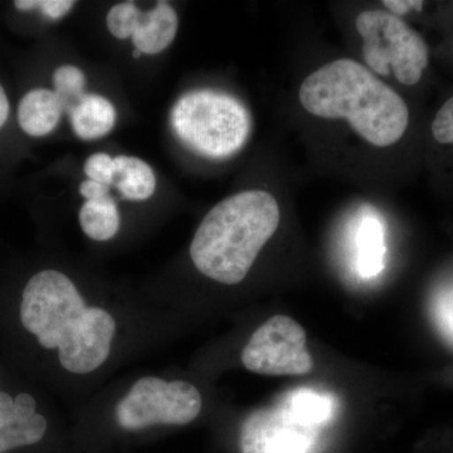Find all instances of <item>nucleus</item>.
<instances>
[{
	"label": "nucleus",
	"instance_id": "1",
	"mask_svg": "<svg viewBox=\"0 0 453 453\" xmlns=\"http://www.w3.org/2000/svg\"><path fill=\"white\" fill-rule=\"evenodd\" d=\"M20 320L46 349H58L59 363L74 374L94 372L111 350L116 323L100 308H88L62 273L44 270L23 291Z\"/></svg>",
	"mask_w": 453,
	"mask_h": 453
},
{
	"label": "nucleus",
	"instance_id": "2",
	"mask_svg": "<svg viewBox=\"0 0 453 453\" xmlns=\"http://www.w3.org/2000/svg\"><path fill=\"white\" fill-rule=\"evenodd\" d=\"M299 96L311 115L344 119L375 146L395 144L410 122L403 98L353 59H336L316 70L301 85Z\"/></svg>",
	"mask_w": 453,
	"mask_h": 453
},
{
	"label": "nucleus",
	"instance_id": "3",
	"mask_svg": "<svg viewBox=\"0 0 453 453\" xmlns=\"http://www.w3.org/2000/svg\"><path fill=\"white\" fill-rule=\"evenodd\" d=\"M279 225L280 207L270 193L246 190L228 196L211 208L196 229L190 257L203 275L237 285Z\"/></svg>",
	"mask_w": 453,
	"mask_h": 453
},
{
	"label": "nucleus",
	"instance_id": "4",
	"mask_svg": "<svg viewBox=\"0 0 453 453\" xmlns=\"http://www.w3.org/2000/svg\"><path fill=\"white\" fill-rule=\"evenodd\" d=\"M181 144L210 159H225L241 150L251 134V115L237 98L214 89L183 95L170 115Z\"/></svg>",
	"mask_w": 453,
	"mask_h": 453
},
{
	"label": "nucleus",
	"instance_id": "5",
	"mask_svg": "<svg viewBox=\"0 0 453 453\" xmlns=\"http://www.w3.org/2000/svg\"><path fill=\"white\" fill-rule=\"evenodd\" d=\"M363 38L366 65L381 76L393 74L403 85L421 81L428 65V47L402 18L383 11H366L356 22Z\"/></svg>",
	"mask_w": 453,
	"mask_h": 453
},
{
	"label": "nucleus",
	"instance_id": "6",
	"mask_svg": "<svg viewBox=\"0 0 453 453\" xmlns=\"http://www.w3.org/2000/svg\"><path fill=\"white\" fill-rule=\"evenodd\" d=\"M202 410V395L193 384L146 377L116 407V419L125 429L155 425L184 426L195 421Z\"/></svg>",
	"mask_w": 453,
	"mask_h": 453
},
{
	"label": "nucleus",
	"instance_id": "7",
	"mask_svg": "<svg viewBox=\"0 0 453 453\" xmlns=\"http://www.w3.org/2000/svg\"><path fill=\"white\" fill-rule=\"evenodd\" d=\"M250 372L264 375H303L314 368L300 324L286 315H276L261 325L242 351Z\"/></svg>",
	"mask_w": 453,
	"mask_h": 453
},
{
	"label": "nucleus",
	"instance_id": "8",
	"mask_svg": "<svg viewBox=\"0 0 453 453\" xmlns=\"http://www.w3.org/2000/svg\"><path fill=\"white\" fill-rule=\"evenodd\" d=\"M319 428L281 402L247 417L241 428V453H310Z\"/></svg>",
	"mask_w": 453,
	"mask_h": 453
},
{
	"label": "nucleus",
	"instance_id": "9",
	"mask_svg": "<svg viewBox=\"0 0 453 453\" xmlns=\"http://www.w3.org/2000/svg\"><path fill=\"white\" fill-rule=\"evenodd\" d=\"M35 398L22 393L12 398L0 392V453L40 442L47 431V421L35 412Z\"/></svg>",
	"mask_w": 453,
	"mask_h": 453
},
{
	"label": "nucleus",
	"instance_id": "10",
	"mask_svg": "<svg viewBox=\"0 0 453 453\" xmlns=\"http://www.w3.org/2000/svg\"><path fill=\"white\" fill-rule=\"evenodd\" d=\"M178 31V16L168 3H157L153 11L140 13L133 38L135 50L146 55L163 52L174 41Z\"/></svg>",
	"mask_w": 453,
	"mask_h": 453
},
{
	"label": "nucleus",
	"instance_id": "11",
	"mask_svg": "<svg viewBox=\"0 0 453 453\" xmlns=\"http://www.w3.org/2000/svg\"><path fill=\"white\" fill-rule=\"evenodd\" d=\"M64 112L56 92L47 88L29 91L18 106V122L33 138L49 135L56 129Z\"/></svg>",
	"mask_w": 453,
	"mask_h": 453
},
{
	"label": "nucleus",
	"instance_id": "12",
	"mask_svg": "<svg viewBox=\"0 0 453 453\" xmlns=\"http://www.w3.org/2000/svg\"><path fill=\"white\" fill-rule=\"evenodd\" d=\"M76 135L83 140L103 138L113 129L116 110L107 98L85 95L70 112Z\"/></svg>",
	"mask_w": 453,
	"mask_h": 453
},
{
	"label": "nucleus",
	"instance_id": "13",
	"mask_svg": "<svg viewBox=\"0 0 453 453\" xmlns=\"http://www.w3.org/2000/svg\"><path fill=\"white\" fill-rule=\"evenodd\" d=\"M357 271L365 279L380 275L386 257V235L380 219L365 217L357 229Z\"/></svg>",
	"mask_w": 453,
	"mask_h": 453
},
{
	"label": "nucleus",
	"instance_id": "14",
	"mask_svg": "<svg viewBox=\"0 0 453 453\" xmlns=\"http://www.w3.org/2000/svg\"><path fill=\"white\" fill-rule=\"evenodd\" d=\"M115 184L122 196L130 201H146L154 195L157 178L144 160L135 157H115Z\"/></svg>",
	"mask_w": 453,
	"mask_h": 453
},
{
	"label": "nucleus",
	"instance_id": "15",
	"mask_svg": "<svg viewBox=\"0 0 453 453\" xmlns=\"http://www.w3.org/2000/svg\"><path fill=\"white\" fill-rule=\"evenodd\" d=\"M80 225L94 241H109L120 228V213L111 196L86 201L79 214Z\"/></svg>",
	"mask_w": 453,
	"mask_h": 453
},
{
	"label": "nucleus",
	"instance_id": "16",
	"mask_svg": "<svg viewBox=\"0 0 453 453\" xmlns=\"http://www.w3.org/2000/svg\"><path fill=\"white\" fill-rule=\"evenodd\" d=\"M283 402L300 418L318 427L329 421L333 416L332 399L311 389L295 390L286 396Z\"/></svg>",
	"mask_w": 453,
	"mask_h": 453
},
{
	"label": "nucleus",
	"instance_id": "17",
	"mask_svg": "<svg viewBox=\"0 0 453 453\" xmlns=\"http://www.w3.org/2000/svg\"><path fill=\"white\" fill-rule=\"evenodd\" d=\"M55 92L61 101L64 112L70 113L71 110L85 96V74L74 65H62L57 68L53 74Z\"/></svg>",
	"mask_w": 453,
	"mask_h": 453
},
{
	"label": "nucleus",
	"instance_id": "18",
	"mask_svg": "<svg viewBox=\"0 0 453 453\" xmlns=\"http://www.w3.org/2000/svg\"><path fill=\"white\" fill-rule=\"evenodd\" d=\"M140 9L133 2L113 5L107 14V28L113 37L127 40L135 31L140 17Z\"/></svg>",
	"mask_w": 453,
	"mask_h": 453
},
{
	"label": "nucleus",
	"instance_id": "19",
	"mask_svg": "<svg viewBox=\"0 0 453 453\" xmlns=\"http://www.w3.org/2000/svg\"><path fill=\"white\" fill-rule=\"evenodd\" d=\"M115 157L105 153L91 155L85 163V173L89 180L110 187L115 181Z\"/></svg>",
	"mask_w": 453,
	"mask_h": 453
},
{
	"label": "nucleus",
	"instance_id": "20",
	"mask_svg": "<svg viewBox=\"0 0 453 453\" xmlns=\"http://www.w3.org/2000/svg\"><path fill=\"white\" fill-rule=\"evenodd\" d=\"M14 5L19 11L41 9L44 16L57 20L61 19L73 9L74 2H71V0H17L14 2Z\"/></svg>",
	"mask_w": 453,
	"mask_h": 453
},
{
	"label": "nucleus",
	"instance_id": "21",
	"mask_svg": "<svg viewBox=\"0 0 453 453\" xmlns=\"http://www.w3.org/2000/svg\"><path fill=\"white\" fill-rule=\"evenodd\" d=\"M432 134L441 144H453V96L438 110L432 122Z\"/></svg>",
	"mask_w": 453,
	"mask_h": 453
},
{
	"label": "nucleus",
	"instance_id": "22",
	"mask_svg": "<svg viewBox=\"0 0 453 453\" xmlns=\"http://www.w3.org/2000/svg\"><path fill=\"white\" fill-rule=\"evenodd\" d=\"M434 314L441 332L453 342V291L438 297Z\"/></svg>",
	"mask_w": 453,
	"mask_h": 453
},
{
	"label": "nucleus",
	"instance_id": "23",
	"mask_svg": "<svg viewBox=\"0 0 453 453\" xmlns=\"http://www.w3.org/2000/svg\"><path fill=\"white\" fill-rule=\"evenodd\" d=\"M383 5L389 9L390 14L401 18L408 12H421L423 9V2L421 0H384Z\"/></svg>",
	"mask_w": 453,
	"mask_h": 453
},
{
	"label": "nucleus",
	"instance_id": "24",
	"mask_svg": "<svg viewBox=\"0 0 453 453\" xmlns=\"http://www.w3.org/2000/svg\"><path fill=\"white\" fill-rule=\"evenodd\" d=\"M80 193L85 196L86 201H92V199H100L109 196V187L88 179L80 186Z\"/></svg>",
	"mask_w": 453,
	"mask_h": 453
},
{
	"label": "nucleus",
	"instance_id": "25",
	"mask_svg": "<svg viewBox=\"0 0 453 453\" xmlns=\"http://www.w3.org/2000/svg\"><path fill=\"white\" fill-rule=\"evenodd\" d=\"M9 116V101L4 88L0 86V129L8 120Z\"/></svg>",
	"mask_w": 453,
	"mask_h": 453
},
{
	"label": "nucleus",
	"instance_id": "26",
	"mask_svg": "<svg viewBox=\"0 0 453 453\" xmlns=\"http://www.w3.org/2000/svg\"><path fill=\"white\" fill-rule=\"evenodd\" d=\"M140 56H142V52H140V50H134V57H135V58H139Z\"/></svg>",
	"mask_w": 453,
	"mask_h": 453
}]
</instances>
